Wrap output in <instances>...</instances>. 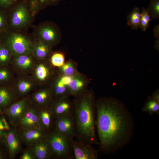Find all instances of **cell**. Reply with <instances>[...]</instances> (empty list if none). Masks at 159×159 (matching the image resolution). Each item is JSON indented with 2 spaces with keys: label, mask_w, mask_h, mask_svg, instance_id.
I'll use <instances>...</instances> for the list:
<instances>
[{
  "label": "cell",
  "mask_w": 159,
  "mask_h": 159,
  "mask_svg": "<svg viewBox=\"0 0 159 159\" xmlns=\"http://www.w3.org/2000/svg\"><path fill=\"white\" fill-rule=\"evenodd\" d=\"M155 49H158V47L159 46V38L157 39V40L155 42Z\"/></svg>",
  "instance_id": "8d00e7d4"
},
{
  "label": "cell",
  "mask_w": 159,
  "mask_h": 159,
  "mask_svg": "<svg viewBox=\"0 0 159 159\" xmlns=\"http://www.w3.org/2000/svg\"><path fill=\"white\" fill-rule=\"evenodd\" d=\"M37 108L39 116V127L48 132L54 127L55 118L53 113L49 106Z\"/></svg>",
  "instance_id": "ffe728a7"
},
{
  "label": "cell",
  "mask_w": 159,
  "mask_h": 159,
  "mask_svg": "<svg viewBox=\"0 0 159 159\" xmlns=\"http://www.w3.org/2000/svg\"><path fill=\"white\" fill-rule=\"evenodd\" d=\"M90 82L86 75L79 72L72 76L69 83L71 95L74 97L85 91Z\"/></svg>",
  "instance_id": "ac0fdd59"
},
{
  "label": "cell",
  "mask_w": 159,
  "mask_h": 159,
  "mask_svg": "<svg viewBox=\"0 0 159 159\" xmlns=\"http://www.w3.org/2000/svg\"><path fill=\"white\" fill-rule=\"evenodd\" d=\"M16 75L10 64L0 66V85H12Z\"/></svg>",
  "instance_id": "603a6c76"
},
{
  "label": "cell",
  "mask_w": 159,
  "mask_h": 159,
  "mask_svg": "<svg viewBox=\"0 0 159 159\" xmlns=\"http://www.w3.org/2000/svg\"><path fill=\"white\" fill-rule=\"evenodd\" d=\"M6 131H3L0 130V144L3 145L4 136Z\"/></svg>",
  "instance_id": "e575fe53"
},
{
  "label": "cell",
  "mask_w": 159,
  "mask_h": 159,
  "mask_svg": "<svg viewBox=\"0 0 159 159\" xmlns=\"http://www.w3.org/2000/svg\"><path fill=\"white\" fill-rule=\"evenodd\" d=\"M65 53L63 52L58 51L51 53L48 59L51 65L55 68L61 67L65 62Z\"/></svg>",
  "instance_id": "484cf974"
},
{
  "label": "cell",
  "mask_w": 159,
  "mask_h": 159,
  "mask_svg": "<svg viewBox=\"0 0 159 159\" xmlns=\"http://www.w3.org/2000/svg\"><path fill=\"white\" fill-rule=\"evenodd\" d=\"M32 104L37 107L49 106L53 97L50 86H39L29 96Z\"/></svg>",
  "instance_id": "4fadbf2b"
},
{
  "label": "cell",
  "mask_w": 159,
  "mask_h": 159,
  "mask_svg": "<svg viewBox=\"0 0 159 159\" xmlns=\"http://www.w3.org/2000/svg\"><path fill=\"white\" fill-rule=\"evenodd\" d=\"M39 39L52 47L58 44L61 39V34L58 28L50 24L42 25L38 31Z\"/></svg>",
  "instance_id": "9a60e30c"
},
{
  "label": "cell",
  "mask_w": 159,
  "mask_h": 159,
  "mask_svg": "<svg viewBox=\"0 0 159 159\" xmlns=\"http://www.w3.org/2000/svg\"><path fill=\"white\" fill-rule=\"evenodd\" d=\"M77 63L70 59L61 67L56 69L57 72L61 75L72 76L79 72L77 70Z\"/></svg>",
  "instance_id": "d4e9b609"
},
{
  "label": "cell",
  "mask_w": 159,
  "mask_h": 159,
  "mask_svg": "<svg viewBox=\"0 0 159 159\" xmlns=\"http://www.w3.org/2000/svg\"><path fill=\"white\" fill-rule=\"evenodd\" d=\"M2 24V18L0 15V27H1Z\"/></svg>",
  "instance_id": "74e56055"
},
{
  "label": "cell",
  "mask_w": 159,
  "mask_h": 159,
  "mask_svg": "<svg viewBox=\"0 0 159 159\" xmlns=\"http://www.w3.org/2000/svg\"><path fill=\"white\" fill-rule=\"evenodd\" d=\"M100 149L103 153H115L130 141L134 123L131 115L120 101L104 97L95 100Z\"/></svg>",
  "instance_id": "6da1fadb"
},
{
  "label": "cell",
  "mask_w": 159,
  "mask_h": 159,
  "mask_svg": "<svg viewBox=\"0 0 159 159\" xmlns=\"http://www.w3.org/2000/svg\"><path fill=\"white\" fill-rule=\"evenodd\" d=\"M37 61L31 53L13 56L10 64L17 74L32 75Z\"/></svg>",
  "instance_id": "9c48e42d"
},
{
  "label": "cell",
  "mask_w": 159,
  "mask_h": 159,
  "mask_svg": "<svg viewBox=\"0 0 159 159\" xmlns=\"http://www.w3.org/2000/svg\"><path fill=\"white\" fill-rule=\"evenodd\" d=\"M49 107L55 119L73 114V103L69 96L53 98Z\"/></svg>",
  "instance_id": "8fae6325"
},
{
  "label": "cell",
  "mask_w": 159,
  "mask_h": 159,
  "mask_svg": "<svg viewBox=\"0 0 159 159\" xmlns=\"http://www.w3.org/2000/svg\"><path fill=\"white\" fill-rule=\"evenodd\" d=\"M141 13L140 8L137 7L133 9L127 17V24L131 26L132 29H136L140 28Z\"/></svg>",
  "instance_id": "83f0119b"
},
{
  "label": "cell",
  "mask_w": 159,
  "mask_h": 159,
  "mask_svg": "<svg viewBox=\"0 0 159 159\" xmlns=\"http://www.w3.org/2000/svg\"><path fill=\"white\" fill-rule=\"evenodd\" d=\"M12 86L19 98L30 95L38 85L31 75L17 74Z\"/></svg>",
  "instance_id": "52a82bcc"
},
{
  "label": "cell",
  "mask_w": 159,
  "mask_h": 159,
  "mask_svg": "<svg viewBox=\"0 0 159 159\" xmlns=\"http://www.w3.org/2000/svg\"><path fill=\"white\" fill-rule=\"evenodd\" d=\"M13 55L8 47L5 45H0V66L10 64Z\"/></svg>",
  "instance_id": "f1b7e54d"
},
{
  "label": "cell",
  "mask_w": 159,
  "mask_h": 159,
  "mask_svg": "<svg viewBox=\"0 0 159 159\" xmlns=\"http://www.w3.org/2000/svg\"><path fill=\"white\" fill-rule=\"evenodd\" d=\"M28 19V14L26 8L24 6L18 7L13 14L11 23L15 27H19L25 24Z\"/></svg>",
  "instance_id": "cb8c5ba5"
},
{
  "label": "cell",
  "mask_w": 159,
  "mask_h": 159,
  "mask_svg": "<svg viewBox=\"0 0 159 159\" xmlns=\"http://www.w3.org/2000/svg\"><path fill=\"white\" fill-rule=\"evenodd\" d=\"M57 72L48 59L37 60L32 75L39 86H49Z\"/></svg>",
  "instance_id": "277c9868"
},
{
  "label": "cell",
  "mask_w": 159,
  "mask_h": 159,
  "mask_svg": "<svg viewBox=\"0 0 159 159\" xmlns=\"http://www.w3.org/2000/svg\"><path fill=\"white\" fill-rule=\"evenodd\" d=\"M29 96L20 98L1 112L12 127H16L19 120L31 104Z\"/></svg>",
  "instance_id": "5b68a950"
},
{
  "label": "cell",
  "mask_w": 159,
  "mask_h": 159,
  "mask_svg": "<svg viewBox=\"0 0 159 159\" xmlns=\"http://www.w3.org/2000/svg\"><path fill=\"white\" fill-rule=\"evenodd\" d=\"M2 145L0 144V159H4L8 158L7 153H6L5 151H4L1 147V146Z\"/></svg>",
  "instance_id": "d6a6232c"
},
{
  "label": "cell",
  "mask_w": 159,
  "mask_h": 159,
  "mask_svg": "<svg viewBox=\"0 0 159 159\" xmlns=\"http://www.w3.org/2000/svg\"><path fill=\"white\" fill-rule=\"evenodd\" d=\"M148 11L151 19H158L159 18V0H150L147 8Z\"/></svg>",
  "instance_id": "f546056e"
},
{
  "label": "cell",
  "mask_w": 159,
  "mask_h": 159,
  "mask_svg": "<svg viewBox=\"0 0 159 159\" xmlns=\"http://www.w3.org/2000/svg\"><path fill=\"white\" fill-rule=\"evenodd\" d=\"M72 77L61 75L57 71L56 74L49 85L53 98L63 96L70 97L71 96L69 83Z\"/></svg>",
  "instance_id": "7c38bea8"
},
{
  "label": "cell",
  "mask_w": 159,
  "mask_h": 159,
  "mask_svg": "<svg viewBox=\"0 0 159 159\" xmlns=\"http://www.w3.org/2000/svg\"><path fill=\"white\" fill-rule=\"evenodd\" d=\"M33 42L24 36L13 34L9 38L6 44L13 56L32 53Z\"/></svg>",
  "instance_id": "ba28073f"
},
{
  "label": "cell",
  "mask_w": 159,
  "mask_h": 159,
  "mask_svg": "<svg viewBox=\"0 0 159 159\" xmlns=\"http://www.w3.org/2000/svg\"><path fill=\"white\" fill-rule=\"evenodd\" d=\"M159 24L156 26L153 30V34L154 37L157 39L159 38Z\"/></svg>",
  "instance_id": "836d02e7"
},
{
  "label": "cell",
  "mask_w": 159,
  "mask_h": 159,
  "mask_svg": "<svg viewBox=\"0 0 159 159\" xmlns=\"http://www.w3.org/2000/svg\"><path fill=\"white\" fill-rule=\"evenodd\" d=\"M36 127L39 128L38 109L37 106L31 103L21 118L16 128L21 130Z\"/></svg>",
  "instance_id": "5bb4252c"
},
{
  "label": "cell",
  "mask_w": 159,
  "mask_h": 159,
  "mask_svg": "<svg viewBox=\"0 0 159 159\" xmlns=\"http://www.w3.org/2000/svg\"><path fill=\"white\" fill-rule=\"evenodd\" d=\"M147 8L142 7L141 13L140 28L141 31L144 32L149 26V22L151 20Z\"/></svg>",
  "instance_id": "4dcf8cb0"
},
{
  "label": "cell",
  "mask_w": 159,
  "mask_h": 159,
  "mask_svg": "<svg viewBox=\"0 0 159 159\" xmlns=\"http://www.w3.org/2000/svg\"><path fill=\"white\" fill-rule=\"evenodd\" d=\"M29 147L36 159H53L46 138L38 141Z\"/></svg>",
  "instance_id": "44dd1931"
},
{
  "label": "cell",
  "mask_w": 159,
  "mask_h": 159,
  "mask_svg": "<svg viewBox=\"0 0 159 159\" xmlns=\"http://www.w3.org/2000/svg\"><path fill=\"white\" fill-rule=\"evenodd\" d=\"M19 130L23 143L26 147L46 139L48 132L39 127Z\"/></svg>",
  "instance_id": "2e32d148"
},
{
  "label": "cell",
  "mask_w": 159,
  "mask_h": 159,
  "mask_svg": "<svg viewBox=\"0 0 159 159\" xmlns=\"http://www.w3.org/2000/svg\"><path fill=\"white\" fill-rule=\"evenodd\" d=\"M143 111L151 115L154 113H159V99L152 95L149 97L144 106Z\"/></svg>",
  "instance_id": "4316f807"
},
{
  "label": "cell",
  "mask_w": 159,
  "mask_h": 159,
  "mask_svg": "<svg viewBox=\"0 0 159 159\" xmlns=\"http://www.w3.org/2000/svg\"><path fill=\"white\" fill-rule=\"evenodd\" d=\"M23 144L19 131L16 128L12 127L6 133L3 146L9 159H15L18 154L22 152Z\"/></svg>",
  "instance_id": "8992f818"
},
{
  "label": "cell",
  "mask_w": 159,
  "mask_h": 159,
  "mask_svg": "<svg viewBox=\"0 0 159 159\" xmlns=\"http://www.w3.org/2000/svg\"><path fill=\"white\" fill-rule=\"evenodd\" d=\"M72 145L75 159H97V152L92 146L74 140Z\"/></svg>",
  "instance_id": "e0dca14e"
},
{
  "label": "cell",
  "mask_w": 159,
  "mask_h": 159,
  "mask_svg": "<svg viewBox=\"0 0 159 159\" xmlns=\"http://www.w3.org/2000/svg\"><path fill=\"white\" fill-rule=\"evenodd\" d=\"M46 139L53 159H74L72 142L54 127L47 132Z\"/></svg>",
  "instance_id": "3957f363"
},
{
  "label": "cell",
  "mask_w": 159,
  "mask_h": 159,
  "mask_svg": "<svg viewBox=\"0 0 159 159\" xmlns=\"http://www.w3.org/2000/svg\"><path fill=\"white\" fill-rule=\"evenodd\" d=\"M55 119L54 127L70 142L76 137L75 128L73 115Z\"/></svg>",
  "instance_id": "30bf717a"
},
{
  "label": "cell",
  "mask_w": 159,
  "mask_h": 159,
  "mask_svg": "<svg viewBox=\"0 0 159 159\" xmlns=\"http://www.w3.org/2000/svg\"><path fill=\"white\" fill-rule=\"evenodd\" d=\"M52 48L39 39L33 42L32 53L37 60L47 59L52 51Z\"/></svg>",
  "instance_id": "7402d4cb"
},
{
  "label": "cell",
  "mask_w": 159,
  "mask_h": 159,
  "mask_svg": "<svg viewBox=\"0 0 159 159\" xmlns=\"http://www.w3.org/2000/svg\"><path fill=\"white\" fill-rule=\"evenodd\" d=\"M22 154L19 157L20 159H36L31 148L26 147V148L24 149Z\"/></svg>",
  "instance_id": "1f68e13d"
},
{
  "label": "cell",
  "mask_w": 159,
  "mask_h": 159,
  "mask_svg": "<svg viewBox=\"0 0 159 159\" xmlns=\"http://www.w3.org/2000/svg\"><path fill=\"white\" fill-rule=\"evenodd\" d=\"M19 99L12 85H0V112L3 111Z\"/></svg>",
  "instance_id": "d6986e66"
},
{
  "label": "cell",
  "mask_w": 159,
  "mask_h": 159,
  "mask_svg": "<svg viewBox=\"0 0 159 159\" xmlns=\"http://www.w3.org/2000/svg\"><path fill=\"white\" fill-rule=\"evenodd\" d=\"M11 2V0H0V3L4 5H9L10 4Z\"/></svg>",
  "instance_id": "d590c367"
},
{
  "label": "cell",
  "mask_w": 159,
  "mask_h": 159,
  "mask_svg": "<svg viewBox=\"0 0 159 159\" xmlns=\"http://www.w3.org/2000/svg\"><path fill=\"white\" fill-rule=\"evenodd\" d=\"M74 97L73 115L77 141L86 145L99 144L95 131L96 100L94 91L87 89Z\"/></svg>",
  "instance_id": "7a4b0ae2"
}]
</instances>
